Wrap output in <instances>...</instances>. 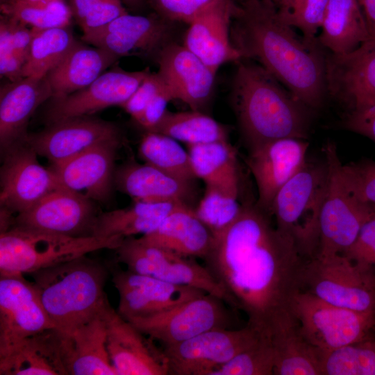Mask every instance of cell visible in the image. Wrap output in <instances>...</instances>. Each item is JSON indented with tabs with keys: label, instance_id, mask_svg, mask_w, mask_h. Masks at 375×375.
<instances>
[{
	"label": "cell",
	"instance_id": "cell-50",
	"mask_svg": "<svg viewBox=\"0 0 375 375\" xmlns=\"http://www.w3.org/2000/svg\"><path fill=\"white\" fill-rule=\"evenodd\" d=\"M173 99L172 93L166 85L148 103L135 121L146 131H152L167 112L168 103Z\"/></svg>",
	"mask_w": 375,
	"mask_h": 375
},
{
	"label": "cell",
	"instance_id": "cell-55",
	"mask_svg": "<svg viewBox=\"0 0 375 375\" xmlns=\"http://www.w3.org/2000/svg\"><path fill=\"white\" fill-rule=\"evenodd\" d=\"M369 38L368 40L375 41V22L368 24Z\"/></svg>",
	"mask_w": 375,
	"mask_h": 375
},
{
	"label": "cell",
	"instance_id": "cell-30",
	"mask_svg": "<svg viewBox=\"0 0 375 375\" xmlns=\"http://www.w3.org/2000/svg\"><path fill=\"white\" fill-rule=\"evenodd\" d=\"M139 239L184 256L203 259L211 246L212 233L192 206L181 205L171 212L155 230Z\"/></svg>",
	"mask_w": 375,
	"mask_h": 375
},
{
	"label": "cell",
	"instance_id": "cell-35",
	"mask_svg": "<svg viewBox=\"0 0 375 375\" xmlns=\"http://www.w3.org/2000/svg\"><path fill=\"white\" fill-rule=\"evenodd\" d=\"M239 178L236 169L206 183L203 196L194 210L212 234L230 225L241 210Z\"/></svg>",
	"mask_w": 375,
	"mask_h": 375
},
{
	"label": "cell",
	"instance_id": "cell-59",
	"mask_svg": "<svg viewBox=\"0 0 375 375\" xmlns=\"http://www.w3.org/2000/svg\"></svg>",
	"mask_w": 375,
	"mask_h": 375
},
{
	"label": "cell",
	"instance_id": "cell-46",
	"mask_svg": "<svg viewBox=\"0 0 375 375\" xmlns=\"http://www.w3.org/2000/svg\"><path fill=\"white\" fill-rule=\"evenodd\" d=\"M375 277V206L349 249L344 253Z\"/></svg>",
	"mask_w": 375,
	"mask_h": 375
},
{
	"label": "cell",
	"instance_id": "cell-5",
	"mask_svg": "<svg viewBox=\"0 0 375 375\" xmlns=\"http://www.w3.org/2000/svg\"><path fill=\"white\" fill-rule=\"evenodd\" d=\"M328 182V167L306 160L276 194L271 208L278 231L290 240L306 260L319 244V218Z\"/></svg>",
	"mask_w": 375,
	"mask_h": 375
},
{
	"label": "cell",
	"instance_id": "cell-6",
	"mask_svg": "<svg viewBox=\"0 0 375 375\" xmlns=\"http://www.w3.org/2000/svg\"><path fill=\"white\" fill-rule=\"evenodd\" d=\"M123 238L74 237L22 226L0 234V275H23L97 250L116 249Z\"/></svg>",
	"mask_w": 375,
	"mask_h": 375
},
{
	"label": "cell",
	"instance_id": "cell-43",
	"mask_svg": "<svg viewBox=\"0 0 375 375\" xmlns=\"http://www.w3.org/2000/svg\"><path fill=\"white\" fill-rule=\"evenodd\" d=\"M329 0H276L281 19L300 31L308 41H317Z\"/></svg>",
	"mask_w": 375,
	"mask_h": 375
},
{
	"label": "cell",
	"instance_id": "cell-2",
	"mask_svg": "<svg viewBox=\"0 0 375 375\" xmlns=\"http://www.w3.org/2000/svg\"><path fill=\"white\" fill-rule=\"evenodd\" d=\"M283 22L271 0H244L237 4L231 40L242 59L256 62L312 110L327 96L326 50L318 40L299 36Z\"/></svg>",
	"mask_w": 375,
	"mask_h": 375
},
{
	"label": "cell",
	"instance_id": "cell-12",
	"mask_svg": "<svg viewBox=\"0 0 375 375\" xmlns=\"http://www.w3.org/2000/svg\"><path fill=\"white\" fill-rule=\"evenodd\" d=\"M224 302L215 295L206 293L167 311L126 320L166 347L207 331L231 328V315Z\"/></svg>",
	"mask_w": 375,
	"mask_h": 375
},
{
	"label": "cell",
	"instance_id": "cell-11",
	"mask_svg": "<svg viewBox=\"0 0 375 375\" xmlns=\"http://www.w3.org/2000/svg\"><path fill=\"white\" fill-rule=\"evenodd\" d=\"M244 327L207 331L182 342L162 347L171 375H210L222 365L254 344L261 335Z\"/></svg>",
	"mask_w": 375,
	"mask_h": 375
},
{
	"label": "cell",
	"instance_id": "cell-3",
	"mask_svg": "<svg viewBox=\"0 0 375 375\" xmlns=\"http://www.w3.org/2000/svg\"><path fill=\"white\" fill-rule=\"evenodd\" d=\"M237 62L231 103L249 149L282 138L306 140L313 110L256 62Z\"/></svg>",
	"mask_w": 375,
	"mask_h": 375
},
{
	"label": "cell",
	"instance_id": "cell-41",
	"mask_svg": "<svg viewBox=\"0 0 375 375\" xmlns=\"http://www.w3.org/2000/svg\"><path fill=\"white\" fill-rule=\"evenodd\" d=\"M192 169L205 183L238 169L235 149L226 141L187 144Z\"/></svg>",
	"mask_w": 375,
	"mask_h": 375
},
{
	"label": "cell",
	"instance_id": "cell-38",
	"mask_svg": "<svg viewBox=\"0 0 375 375\" xmlns=\"http://www.w3.org/2000/svg\"><path fill=\"white\" fill-rule=\"evenodd\" d=\"M138 153L145 163L176 177L188 181L197 178L188 152L169 136L146 131L140 142Z\"/></svg>",
	"mask_w": 375,
	"mask_h": 375
},
{
	"label": "cell",
	"instance_id": "cell-44",
	"mask_svg": "<svg viewBox=\"0 0 375 375\" xmlns=\"http://www.w3.org/2000/svg\"><path fill=\"white\" fill-rule=\"evenodd\" d=\"M71 8L83 34L128 13L121 0H71Z\"/></svg>",
	"mask_w": 375,
	"mask_h": 375
},
{
	"label": "cell",
	"instance_id": "cell-57",
	"mask_svg": "<svg viewBox=\"0 0 375 375\" xmlns=\"http://www.w3.org/2000/svg\"><path fill=\"white\" fill-rule=\"evenodd\" d=\"M244 1V0H235V1L237 3H240L241 1ZM271 1H274V3H275L276 0H271Z\"/></svg>",
	"mask_w": 375,
	"mask_h": 375
},
{
	"label": "cell",
	"instance_id": "cell-48",
	"mask_svg": "<svg viewBox=\"0 0 375 375\" xmlns=\"http://www.w3.org/2000/svg\"><path fill=\"white\" fill-rule=\"evenodd\" d=\"M165 86V83L158 72H149L133 94L121 107L133 119L136 120L148 103Z\"/></svg>",
	"mask_w": 375,
	"mask_h": 375
},
{
	"label": "cell",
	"instance_id": "cell-28",
	"mask_svg": "<svg viewBox=\"0 0 375 375\" xmlns=\"http://www.w3.org/2000/svg\"><path fill=\"white\" fill-rule=\"evenodd\" d=\"M268 333L274 351V375H322V351L306 338L288 308L274 319Z\"/></svg>",
	"mask_w": 375,
	"mask_h": 375
},
{
	"label": "cell",
	"instance_id": "cell-18",
	"mask_svg": "<svg viewBox=\"0 0 375 375\" xmlns=\"http://www.w3.org/2000/svg\"><path fill=\"white\" fill-rule=\"evenodd\" d=\"M106 347L118 375H168L162 348L124 319L108 303L103 310Z\"/></svg>",
	"mask_w": 375,
	"mask_h": 375
},
{
	"label": "cell",
	"instance_id": "cell-22",
	"mask_svg": "<svg viewBox=\"0 0 375 375\" xmlns=\"http://www.w3.org/2000/svg\"><path fill=\"white\" fill-rule=\"evenodd\" d=\"M309 143L306 140L282 138L250 149L247 158L258 190L256 204L271 215L278 192L303 167Z\"/></svg>",
	"mask_w": 375,
	"mask_h": 375
},
{
	"label": "cell",
	"instance_id": "cell-17",
	"mask_svg": "<svg viewBox=\"0 0 375 375\" xmlns=\"http://www.w3.org/2000/svg\"><path fill=\"white\" fill-rule=\"evenodd\" d=\"M119 294L117 312L124 319L146 317L172 309L205 291L108 266Z\"/></svg>",
	"mask_w": 375,
	"mask_h": 375
},
{
	"label": "cell",
	"instance_id": "cell-21",
	"mask_svg": "<svg viewBox=\"0 0 375 375\" xmlns=\"http://www.w3.org/2000/svg\"><path fill=\"white\" fill-rule=\"evenodd\" d=\"M150 72H128L116 67L105 72L84 88L52 99L45 113L47 124L91 115L113 106H121Z\"/></svg>",
	"mask_w": 375,
	"mask_h": 375
},
{
	"label": "cell",
	"instance_id": "cell-27",
	"mask_svg": "<svg viewBox=\"0 0 375 375\" xmlns=\"http://www.w3.org/2000/svg\"><path fill=\"white\" fill-rule=\"evenodd\" d=\"M192 182L135 161L122 165L115 175V187L135 201L176 202L190 206L194 195Z\"/></svg>",
	"mask_w": 375,
	"mask_h": 375
},
{
	"label": "cell",
	"instance_id": "cell-7",
	"mask_svg": "<svg viewBox=\"0 0 375 375\" xmlns=\"http://www.w3.org/2000/svg\"><path fill=\"white\" fill-rule=\"evenodd\" d=\"M298 290L337 306L375 312V277L344 254L315 255L306 260Z\"/></svg>",
	"mask_w": 375,
	"mask_h": 375
},
{
	"label": "cell",
	"instance_id": "cell-14",
	"mask_svg": "<svg viewBox=\"0 0 375 375\" xmlns=\"http://www.w3.org/2000/svg\"><path fill=\"white\" fill-rule=\"evenodd\" d=\"M52 328L33 283L23 275H0V359L26 338Z\"/></svg>",
	"mask_w": 375,
	"mask_h": 375
},
{
	"label": "cell",
	"instance_id": "cell-25",
	"mask_svg": "<svg viewBox=\"0 0 375 375\" xmlns=\"http://www.w3.org/2000/svg\"><path fill=\"white\" fill-rule=\"evenodd\" d=\"M121 142L101 144L50 168L61 186L93 201H107L115 187V161Z\"/></svg>",
	"mask_w": 375,
	"mask_h": 375
},
{
	"label": "cell",
	"instance_id": "cell-10",
	"mask_svg": "<svg viewBox=\"0 0 375 375\" xmlns=\"http://www.w3.org/2000/svg\"><path fill=\"white\" fill-rule=\"evenodd\" d=\"M115 250L117 262L125 265L130 271L172 283L194 287L227 303L224 288L206 267L198 263L194 258L146 244L133 237L124 238Z\"/></svg>",
	"mask_w": 375,
	"mask_h": 375
},
{
	"label": "cell",
	"instance_id": "cell-20",
	"mask_svg": "<svg viewBox=\"0 0 375 375\" xmlns=\"http://www.w3.org/2000/svg\"><path fill=\"white\" fill-rule=\"evenodd\" d=\"M326 80L327 95L346 112L375 104V41L347 54L326 51Z\"/></svg>",
	"mask_w": 375,
	"mask_h": 375
},
{
	"label": "cell",
	"instance_id": "cell-51",
	"mask_svg": "<svg viewBox=\"0 0 375 375\" xmlns=\"http://www.w3.org/2000/svg\"><path fill=\"white\" fill-rule=\"evenodd\" d=\"M8 18L14 51L26 61L33 40L32 28H28L26 24L14 18Z\"/></svg>",
	"mask_w": 375,
	"mask_h": 375
},
{
	"label": "cell",
	"instance_id": "cell-33",
	"mask_svg": "<svg viewBox=\"0 0 375 375\" xmlns=\"http://www.w3.org/2000/svg\"><path fill=\"white\" fill-rule=\"evenodd\" d=\"M320 30L319 44L334 54L351 53L369 38L368 24L358 0H329Z\"/></svg>",
	"mask_w": 375,
	"mask_h": 375
},
{
	"label": "cell",
	"instance_id": "cell-24",
	"mask_svg": "<svg viewBox=\"0 0 375 375\" xmlns=\"http://www.w3.org/2000/svg\"><path fill=\"white\" fill-rule=\"evenodd\" d=\"M235 0H217L188 25L183 45L217 73L219 67L242 59L231 40Z\"/></svg>",
	"mask_w": 375,
	"mask_h": 375
},
{
	"label": "cell",
	"instance_id": "cell-58",
	"mask_svg": "<svg viewBox=\"0 0 375 375\" xmlns=\"http://www.w3.org/2000/svg\"><path fill=\"white\" fill-rule=\"evenodd\" d=\"M374 375H375V369H374Z\"/></svg>",
	"mask_w": 375,
	"mask_h": 375
},
{
	"label": "cell",
	"instance_id": "cell-4",
	"mask_svg": "<svg viewBox=\"0 0 375 375\" xmlns=\"http://www.w3.org/2000/svg\"><path fill=\"white\" fill-rule=\"evenodd\" d=\"M109 268L85 256L29 274L55 328L69 333L103 312Z\"/></svg>",
	"mask_w": 375,
	"mask_h": 375
},
{
	"label": "cell",
	"instance_id": "cell-13",
	"mask_svg": "<svg viewBox=\"0 0 375 375\" xmlns=\"http://www.w3.org/2000/svg\"><path fill=\"white\" fill-rule=\"evenodd\" d=\"M3 154L1 210L17 215L61 186L53 170L39 162L38 155L25 141L11 147Z\"/></svg>",
	"mask_w": 375,
	"mask_h": 375
},
{
	"label": "cell",
	"instance_id": "cell-15",
	"mask_svg": "<svg viewBox=\"0 0 375 375\" xmlns=\"http://www.w3.org/2000/svg\"><path fill=\"white\" fill-rule=\"evenodd\" d=\"M24 141L53 165L101 144L122 141V135L113 122L82 116L48 124L40 132L28 133Z\"/></svg>",
	"mask_w": 375,
	"mask_h": 375
},
{
	"label": "cell",
	"instance_id": "cell-8",
	"mask_svg": "<svg viewBox=\"0 0 375 375\" xmlns=\"http://www.w3.org/2000/svg\"><path fill=\"white\" fill-rule=\"evenodd\" d=\"M328 182L319 218V244L316 255L344 254L355 242L373 205L358 199L349 189L342 172L336 146L324 148Z\"/></svg>",
	"mask_w": 375,
	"mask_h": 375
},
{
	"label": "cell",
	"instance_id": "cell-56",
	"mask_svg": "<svg viewBox=\"0 0 375 375\" xmlns=\"http://www.w3.org/2000/svg\"><path fill=\"white\" fill-rule=\"evenodd\" d=\"M5 0H1V2ZM22 1H28V2H38V1H44V0H22Z\"/></svg>",
	"mask_w": 375,
	"mask_h": 375
},
{
	"label": "cell",
	"instance_id": "cell-26",
	"mask_svg": "<svg viewBox=\"0 0 375 375\" xmlns=\"http://www.w3.org/2000/svg\"><path fill=\"white\" fill-rule=\"evenodd\" d=\"M53 94L47 77L10 82L0 92V148L1 153L24 142L31 117Z\"/></svg>",
	"mask_w": 375,
	"mask_h": 375
},
{
	"label": "cell",
	"instance_id": "cell-16",
	"mask_svg": "<svg viewBox=\"0 0 375 375\" xmlns=\"http://www.w3.org/2000/svg\"><path fill=\"white\" fill-rule=\"evenodd\" d=\"M157 14L143 16L124 14L106 26L83 34L82 40L119 58L151 56L174 40L173 24Z\"/></svg>",
	"mask_w": 375,
	"mask_h": 375
},
{
	"label": "cell",
	"instance_id": "cell-40",
	"mask_svg": "<svg viewBox=\"0 0 375 375\" xmlns=\"http://www.w3.org/2000/svg\"><path fill=\"white\" fill-rule=\"evenodd\" d=\"M1 11L2 15L40 29L68 27L73 15L63 0H5L1 2Z\"/></svg>",
	"mask_w": 375,
	"mask_h": 375
},
{
	"label": "cell",
	"instance_id": "cell-54",
	"mask_svg": "<svg viewBox=\"0 0 375 375\" xmlns=\"http://www.w3.org/2000/svg\"><path fill=\"white\" fill-rule=\"evenodd\" d=\"M123 3H124L127 7L132 9L133 10H141L146 0H121Z\"/></svg>",
	"mask_w": 375,
	"mask_h": 375
},
{
	"label": "cell",
	"instance_id": "cell-47",
	"mask_svg": "<svg viewBox=\"0 0 375 375\" xmlns=\"http://www.w3.org/2000/svg\"><path fill=\"white\" fill-rule=\"evenodd\" d=\"M217 0H148L156 14L173 22L189 24Z\"/></svg>",
	"mask_w": 375,
	"mask_h": 375
},
{
	"label": "cell",
	"instance_id": "cell-42",
	"mask_svg": "<svg viewBox=\"0 0 375 375\" xmlns=\"http://www.w3.org/2000/svg\"><path fill=\"white\" fill-rule=\"evenodd\" d=\"M274 369V351L268 332L210 375H272Z\"/></svg>",
	"mask_w": 375,
	"mask_h": 375
},
{
	"label": "cell",
	"instance_id": "cell-37",
	"mask_svg": "<svg viewBox=\"0 0 375 375\" xmlns=\"http://www.w3.org/2000/svg\"><path fill=\"white\" fill-rule=\"evenodd\" d=\"M33 40L24 77H45L63 59L76 40L66 28H31Z\"/></svg>",
	"mask_w": 375,
	"mask_h": 375
},
{
	"label": "cell",
	"instance_id": "cell-1",
	"mask_svg": "<svg viewBox=\"0 0 375 375\" xmlns=\"http://www.w3.org/2000/svg\"><path fill=\"white\" fill-rule=\"evenodd\" d=\"M272 217L256 203H244L236 219L212 234L203 258L224 288L227 303L244 312L247 324L261 333L288 308L305 261Z\"/></svg>",
	"mask_w": 375,
	"mask_h": 375
},
{
	"label": "cell",
	"instance_id": "cell-52",
	"mask_svg": "<svg viewBox=\"0 0 375 375\" xmlns=\"http://www.w3.org/2000/svg\"><path fill=\"white\" fill-rule=\"evenodd\" d=\"M26 60L15 52L0 56V74L10 82L24 78L23 69Z\"/></svg>",
	"mask_w": 375,
	"mask_h": 375
},
{
	"label": "cell",
	"instance_id": "cell-32",
	"mask_svg": "<svg viewBox=\"0 0 375 375\" xmlns=\"http://www.w3.org/2000/svg\"><path fill=\"white\" fill-rule=\"evenodd\" d=\"M120 58L103 49L76 42L47 76L53 97L60 99L90 85Z\"/></svg>",
	"mask_w": 375,
	"mask_h": 375
},
{
	"label": "cell",
	"instance_id": "cell-31",
	"mask_svg": "<svg viewBox=\"0 0 375 375\" xmlns=\"http://www.w3.org/2000/svg\"><path fill=\"white\" fill-rule=\"evenodd\" d=\"M1 375H67L62 333L55 328L30 336L0 359Z\"/></svg>",
	"mask_w": 375,
	"mask_h": 375
},
{
	"label": "cell",
	"instance_id": "cell-23",
	"mask_svg": "<svg viewBox=\"0 0 375 375\" xmlns=\"http://www.w3.org/2000/svg\"><path fill=\"white\" fill-rule=\"evenodd\" d=\"M156 60L158 73L174 99L182 101L192 110L203 112L214 92L216 72L176 42L166 45Z\"/></svg>",
	"mask_w": 375,
	"mask_h": 375
},
{
	"label": "cell",
	"instance_id": "cell-9",
	"mask_svg": "<svg viewBox=\"0 0 375 375\" xmlns=\"http://www.w3.org/2000/svg\"><path fill=\"white\" fill-rule=\"evenodd\" d=\"M288 308L310 344L328 351L362 340L375 330V312H363L337 306L297 290Z\"/></svg>",
	"mask_w": 375,
	"mask_h": 375
},
{
	"label": "cell",
	"instance_id": "cell-29",
	"mask_svg": "<svg viewBox=\"0 0 375 375\" xmlns=\"http://www.w3.org/2000/svg\"><path fill=\"white\" fill-rule=\"evenodd\" d=\"M103 312L69 333L60 331L67 375H118L106 347Z\"/></svg>",
	"mask_w": 375,
	"mask_h": 375
},
{
	"label": "cell",
	"instance_id": "cell-34",
	"mask_svg": "<svg viewBox=\"0 0 375 375\" xmlns=\"http://www.w3.org/2000/svg\"><path fill=\"white\" fill-rule=\"evenodd\" d=\"M181 205L186 204L135 201L128 207L99 214L92 235L125 238L146 235L155 230L171 212Z\"/></svg>",
	"mask_w": 375,
	"mask_h": 375
},
{
	"label": "cell",
	"instance_id": "cell-36",
	"mask_svg": "<svg viewBox=\"0 0 375 375\" xmlns=\"http://www.w3.org/2000/svg\"><path fill=\"white\" fill-rule=\"evenodd\" d=\"M151 132L169 136L186 144L228 140V131L203 112H173L168 110Z\"/></svg>",
	"mask_w": 375,
	"mask_h": 375
},
{
	"label": "cell",
	"instance_id": "cell-19",
	"mask_svg": "<svg viewBox=\"0 0 375 375\" xmlns=\"http://www.w3.org/2000/svg\"><path fill=\"white\" fill-rule=\"evenodd\" d=\"M98 215L92 200L60 186L28 210L15 215L11 227L22 226L74 237L93 236Z\"/></svg>",
	"mask_w": 375,
	"mask_h": 375
},
{
	"label": "cell",
	"instance_id": "cell-49",
	"mask_svg": "<svg viewBox=\"0 0 375 375\" xmlns=\"http://www.w3.org/2000/svg\"><path fill=\"white\" fill-rule=\"evenodd\" d=\"M342 126L375 143V104L346 112Z\"/></svg>",
	"mask_w": 375,
	"mask_h": 375
},
{
	"label": "cell",
	"instance_id": "cell-39",
	"mask_svg": "<svg viewBox=\"0 0 375 375\" xmlns=\"http://www.w3.org/2000/svg\"><path fill=\"white\" fill-rule=\"evenodd\" d=\"M375 336L322 351V375H374Z\"/></svg>",
	"mask_w": 375,
	"mask_h": 375
},
{
	"label": "cell",
	"instance_id": "cell-45",
	"mask_svg": "<svg viewBox=\"0 0 375 375\" xmlns=\"http://www.w3.org/2000/svg\"><path fill=\"white\" fill-rule=\"evenodd\" d=\"M341 172L349 189L358 199L375 206V161L342 164Z\"/></svg>",
	"mask_w": 375,
	"mask_h": 375
},
{
	"label": "cell",
	"instance_id": "cell-53",
	"mask_svg": "<svg viewBox=\"0 0 375 375\" xmlns=\"http://www.w3.org/2000/svg\"><path fill=\"white\" fill-rule=\"evenodd\" d=\"M358 1L362 9L367 24L374 23L375 0H358Z\"/></svg>",
	"mask_w": 375,
	"mask_h": 375
}]
</instances>
